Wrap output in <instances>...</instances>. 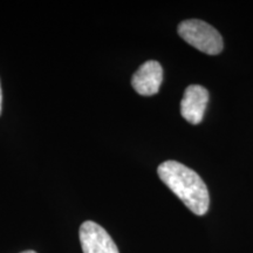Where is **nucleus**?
<instances>
[{"mask_svg": "<svg viewBox=\"0 0 253 253\" xmlns=\"http://www.w3.org/2000/svg\"><path fill=\"white\" fill-rule=\"evenodd\" d=\"M209 101V91L203 86L191 84L186 87L181 101V114L191 125H199L204 118Z\"/></svg>", "mask_w": 253, "mask_h": 253, "instance_id": "obj_5", "label": "nucleus"}, {"mask_svg": "<svg viewBox=\"0 0 253 253\" xmlns=\"http://www.w3.org/2000/svg\"><path fill=\"white\" fill-rule=\"evenodd\" d=\"M157 173L164 184L195 214L203 216L208 212L209 191L197 172L176 161H166L157 168Z\"/></svg>", "mask_w": 253, "mask_h": 253, "instance_id": "obj_1", "label": "nucleus"}, {"mask_svg": "<svg viewBox=\"0 0 253 253\" xmlns=\"http://www.w3.org/2000/svg\"><path fill=\"white\" fill-rule=\"evenodd\" d=\"M79 237L84 253H120L108 232L95 221H84L80 226Z\"/></svg>", "mask_w": 253, "mask_h": 253, "instance_id": "obj_3", "label": "nucleus"}, {"mask_svg": "<svg viewBox=\"0 0 253 253\" xmlns=\"http://www.w3.org/2000/svg\"><path fill=\"white\" fill-rule=\"evenodd\" d=\"M21 253H37L36 251H25V252H21Z\"/></svg>", "mask_w": 253, "mask_h": 253, "instance_id": "obj_7", "label": "nucleus"}, {"mask_svg": "<svg viewBox=\"0 0 253 253\" xmlns=\"http://www.w3.org/2000/svg\"><path fill=\"white\" fill-rule=\"evenodd\" d=\"M1 103H2V93H1V86H0V114H1Z\"/></svg>", "mask_w": 253, "mask_h": 253, "instance_id": "obj_6", "label": "nucleus"}, {"mask_svg": "<svg viewBox=\"0 0 253 253\" xmlns=\"http://www.w3.org/2000/svg\"><path fill=\"white\" fill-rule=\"evenodd\" d=\"M178 34L189 45L209 55H216L223 50V38L216 28L205 21L190 19L182 21L178 26Z\"/></svg>", "mask_w": 253, "mask_h": 253, "instance_id": "obj_2", "label": "nucleus"}, {"mask_svg": "<svg viewBox=\"0 0 253 253\" xmlns=\"http://www.w3.org/2000/svg\"><path fill=\"white\" fill-rule=\"evenodd\" d=\"M163 80V68L155 60L145 61L132 75L131 84L134 89L143 96L158 93Z\"/></svg>", "mask_w": 253, "mask_h": 253, "instance_id": "obj_4", "label": "nucleus"}]
</instances>
